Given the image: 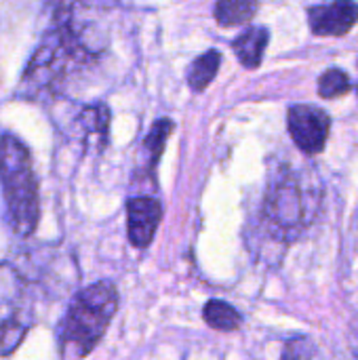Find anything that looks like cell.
Segmentation results:
<instances>
[{
    "label": "cell",
    "instance_id": "4",
    "mask_svg": "<svg viewBox=\"0 0 358 360\" xmlns=\"http://www.w3.org/2000/svg\"><path fill=\"white\" fill-rule=\"evenodd\" d=\"M0 190L13 234L32 236L40 221V181L30 148L13 133L0 135Z\"/></svg>",
    "mask_w": 358,
    "mask_h": 360
},
{
    "label": "cell",
    "instance_id": "17",
    "mask_svg": "<svg viewBox=\"0 0 358 360\" xmlns=\"http://www.w3.org/2000/svg\"><path fill=\"white\" fill-rule=\"evenodd\" d=\"M357 356H358V352H357Z\"/></svg>",
    "mask_w": 358,
    "mask_h": 360
},
{
    "label": "cell",
    "instance_id": "11",
    "mask_svg": "<svg viewBox=\"0 0 358 360\" xmlns=\"http://www.w3.org/2000/svg\"><path fill=\"white\" fill-rule=\"evenodd\" d=\"M219 65H222V53L215 51V49H211V51L203 53L200 57H196L192 61L188 74H186L190 89L192 91H205L213 82V78L217 76Z\"/></svg>",
    "mask_w": 358,
    "mask_h": 360
},
{
    "label": "cell",
    "instance_id": "12",
    "mask_svg": "<svg viewBox=\"0 0 358 360\" xmlns=\"http://www.w3.org/2000/svg\"><path fill=\"white\" fill-rule=\"evenodd\" d=\"M203 319L211 329L224 331V333L236 331L243 323L238 310L232 308L228 302H222V300H209L203 308Z\"/></svg>",
    "mask_w": 358,
    "mask_h": 360
},
{
    "label": "cell",
    "instance_id": "7",
    "mask_svg": "<svg viewBox=\"0 0 358 360\" xmlns=\"http://www.w3.org/2000/svg\"><path fill=\"white\" fill-rule=\"evenodd\" d=\"M162 219V205L150 196L129 198L127 202V234L133 247L146 249L154 240V234Z\"/></svg>",
    "mask_w": 358,
    "mask_h": 360
},
{
    "label": "cell",
    "instance_id": "16",
    "mask_svg": "<svg viewBox=\"0 0 358 360\" xmlns=\"http://www.w3.org/2000/svg\"><path fill=\"white\" fill-rule=\"evenodd\" d=\"M314 354H317L314 342L306 335H298L285 344L281 360H314Z\"/></svg>",
    "mask_w": 358,
    "mask_h": 360
},
{
    "label": "cell",
    "instance_id": "15",
    "mask_svg": "<svg viewBox=\"0 0 358 360\" xmlns=\"http://www.w3.org/2000/svg\"><path fill=\"white\" fill-rule=\"evenodd\" d=\"M171 131H173V122L167 120V118H160L152 127V131H150V135L146 137V143H143L146 150H148V154H150V165H156L158 162V158H160V154H162V150L167 146V139L171 135Z\"/></svg>",
    "mask_w": 358,
    "mask_h": 360
},
{
    "label": "cell",
    "instance_id": "13",
    "mask_svg": "<svg viewBox=\"0 0 358 360\" xmlns=\"http://www.w3.org/2000/svg\"><path fill=\"white\" fill-rule=\"evenodd\" d=\"M255 11L257 4L249 0H222L215 4V19L219 25L232 27V25L247 23L255 15Z\"/></svg>",
    "mask_w": 358,
    "mask_h": 360
},
{
    "label": "cell",
    "instance_id": "5",
    "mask_svg": "<svg viewBox=\"0 0 358 360\" xmlns=\"http://www.w3.org/2000/svg\"><path fill=\"white\" fill-rule=\"evenodd\" d=\"M34 327V302L27 278L0 262V356H11Z\"/></svg>",
    "mask_w": 358,
    "mask_h": 360
},
{
    "label": "cell",
    "instance_id": "8",
    "mask_svg": "<svg viewBox=\"0 0 358 360\" xmlns=\"http://www.w3.org/2000/svg\"><path fill=\"white\" fill-rule=\"evenodd\" d=\"M310 30L317 36H346L358 23V4L338 0L308 8Z\"/></svg>",
    "mask_w": 358,
    "mask_h": 360
},
{
    "label": "cell",
    "instance_id": "3",
    "mask_svg": "<svg viewBox=\"0 0 358 360\" xmlns=\"http://www.w3.org/2000/svg\"><path fill=\"white\" fill-rule=\"evenodd\" d=\"M118 291L114 283L99 281L80 289L59 325L57 342L63 360L87 359L103 340L118 312Z\"/></svg>",
    "mask_w": 358,
    "mask_h": 360
},
{
    "label": "cell",
    "instance_id": "14",
    "mask_svg": "<svg viewBox=\"0 0 358 360\" xmlns=\"http://www.w3.org/2000/svg\"><path fill=\"white\" fill-rule=\"evenodd\" d=\"M350 91H352L350 76L340 68H331L319 78V95L323 99H335V97H342Z\"/></svg>",
    "mask_w": 358,
    "mask_h": 360
},
{
    "label": "cell",
    "instance_id": "6",
    "mask_svg": "<svg viewBox=\"0 0 358 360\" xmlns=\"http://www.w3.org/2000/svg\"><path fill=\"white\" fill-rule=\"evenodd\" d=\"M287 129H289L293 143L302 152L319 154L327 146L331 118L325 110L317 105L298 103V105H291L287 112Z\"/></svg>",
    "mask_w": 358,
    "mask_h": 360
},
{
    "label": "cell",
    "instance_id": "10",
    "mask_svg": "<svg viewBox=\"0 0 358 360\" xmlns=\"http://www.w3.org/2000/svg\"><path fill=\"white\" fill-rule=\"evenodd\" d=\"M268 40H270V34L266 27H249L247 32H243L238 38L232 40V49H234L238 61L251 70L262 63Z\"/></svg>",
    "mask_w": 358,
    "mask_h": 360
},
{
    "label": "cell",
    "instance_id": "1",
    "mask_svg": "<svg viewBox=\"0 0 358 360\" xmlns=\"http://www.w3.org/2000/svg\"><path fill=\"white\" fill-rule=\"evenodd\" d=\"M78 4H59L51 27L32 53L19 80V91L27 99L55 95L72 70L91 63L101 51L95 25L78 15Z\"/></svg>",
    "mask_w": 358,
    "mask_h": 360
},
{
    "label": "cell",
    "instance_id": "9",
    "mask_svg": "<svg viewBox=\"0 0 358 360\" xmlns=\"http://www.w3.org/2000/svg\"><path fill=\"white\" fill-rule=\"evenodd\" d=\"M78 124L82 127L87 143L95 146L97 150L106 148L110 131V110L106 103H93L82 108V112L78 114Z\"/></svg>",
    "mask_w": 358,
    "mask_h": 360
},
{
    "label": "cell",
    "instance_id": "2",
    "mask_svg": "<svg viewBox=\"0 0 358 360\" xmlns=\"http://www.w3.org/2000/svg\"><path fill=\"white\" fill-rule=\"evenodd\" d=\"M321 200L323 186L314 171L276 169L266 188L262 224L272 240L283 245L293 243L319 215Z\"/></svg>",
    "mask_w": 358,
    "mask_h": 360
}]
</instances>
